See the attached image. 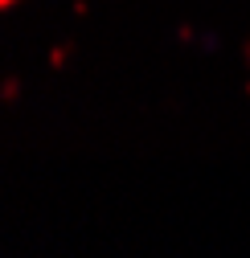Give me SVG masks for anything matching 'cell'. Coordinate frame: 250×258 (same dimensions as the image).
<instances>
[{
  "mask_svg": "<svg viewBox=\"0 0 250 258\" xmlns=\"http://www.w3.org/2000/svg\"><path fill=\"white\" fill-rule=\"evenodd\" d=\"M0 5H5V9H9V5H17V0H0Z\"/></svg>",
  "mask_w": 250,
  "mask_h": 258,
  "instance_id": "6da1fadb",
  "label": "cell"
}]
</instances>
